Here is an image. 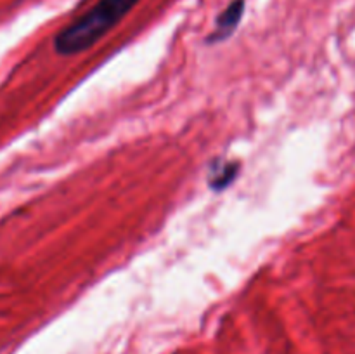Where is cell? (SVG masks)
<instances>
[{"instance_id": "1", "label": "cell", "mask_w": 355, "mask_h": 354, "mask_svg": "<svg viewBox=\"0 0 355 354\" xmlns=\"http://www.w3.org/2000/svg\"><path fill=\"white\" fill-rule=\"evenodd\" d=\"M141 0H97L87 12L58 31L54 51L59 56H76L103 40Z\"/></svg>"}, {"instance_id": "2", "label": "cell", "mask_w": 355, "mask_h": 354, "mask_svg": "<svg viewBox=\"0 0 355 354\" xmlns=\"http://www.w3.org/2000/svg\"><path fill=\"white\" fill-rule=\"evenodd\" d=\"M245 9V0H232V2H229V6L225 7V9L218 14L217 19H215L214 31H211L207 38L208 44H217V42L227 40V38L234 33L236 28L239 26V23H241Z\"/></svg>"}, {"instance_id": "3", "label": "cell", "mask_w": 355, "mask_h": 354, "mask_svg": "<svg viewBox=\"0 0 355 354\" xmlns=\"http://www.w3.org/2000/svg\"><path fill=\"white\" fill-rule=\"evenodd\" d=\"M241 165L239 162H232V160H217L210 165V172H208V186L214 191H224L225 187L231 186L238 177Z\"/></svg>"}]
</instances>
